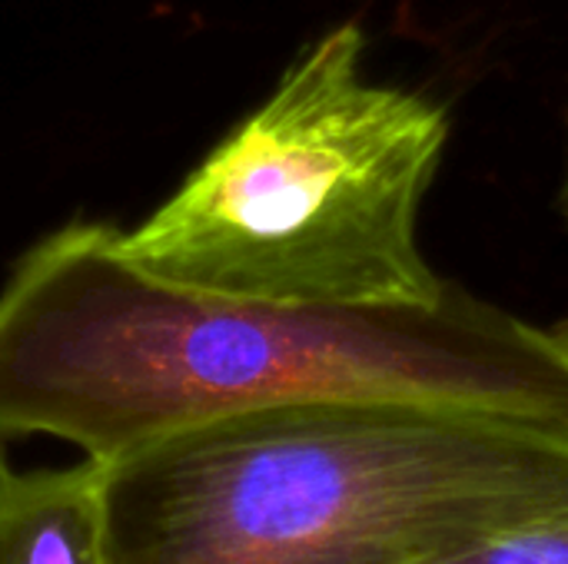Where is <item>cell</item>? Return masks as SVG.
I'll return each instance as SVG.
<instances>
[{"mask_svg": "<svg viewBox=\"0 0 568 564\" xmlns=\"http://www.w3.org/2000/svg\"><path fill=\"white\" fill-rule=\"evenodd\" d=\"M286 402H413L568 429V322L449 283L436 306H283L170 279L120 229L67 223L0 286V442L113 462Z\"/></svg>", "mask_w": 568, "mask_h": 564, "instance_id": "1", "label": "cell"}, {"mask_svg": "<svg viewBox=\"0 0 568 564\" xmlns=\"http://www.w3.org/2000/svg\"><path fill=\"white\" fill-rule=\"evenodd\" d=\"M366 33L316 37L140 226L143 266L283 306H436L449 279L419 249V206L449 143L443 103L369 83Z\"/></svg>", "mask_w": 568, "mask_h": 564, "instance_id": "3", "label": "cell"}, {"mask_svg": "<svg viewBox=\"0 0 568 564\" xmlns=\"http://www.w3.org/2000/svg\"><path fill=\"white\" fill-rule=\"evenodd\" d=\"M103 465L113 564H426L568 515V429L286 402Z\"/></svg>", "mask_w": 568, "mask_h": 564, "instance_id": "2", "label": "cell"}, {"mask_svg": "<svg viewBox=\"0 0 568 564\" xmlns=\"http://www.w3.org/2000/svg\"><path fill=\"white\" fill-rule=\"evenodd\" d=\"M0 564H113L103 465L20 472L0 449Z\"/></svg>", "mask_w": 568, "mask_h": 564, "instance_id": "4", "label": "cell"}, {"mask_svg": "<svg viewBox=\"0 0 568 564\" xmlns=\"http://www.w3.org/2000/svg\"><path fill=\"white\" fill-rule=\"evenodd\" d=\"M426 564H568V515L496 535Z\"/></svg>", "mask_w": 568, "mask_h": 564, "instance_id": "5", "label": "cell"}, {"mask_svg": "<svg viewBox=\"0 0 568 564\" xmlns=\"http://www.w3.org/2000/svg\"><path fill=\"white\" fill-rule=\"evenodd\" d=\"M559 216L568 229V150H566V176H562V186H559Z\"/></svg>", "mask_w": 568, "mask_h": 564, "instance_id": "6", "label": "cell"}]
</instances>
